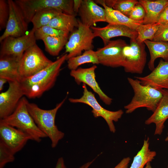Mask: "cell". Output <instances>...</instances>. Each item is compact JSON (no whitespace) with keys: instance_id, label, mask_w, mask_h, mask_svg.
Returning <instances> with one entry per match:
<instances>
[{"instance_id":"1","label":"cell","mask_w":168,"mask_h":168,"mask_svg":"<svg viewBox=\"0 0 168 168\" xmlns=\"http://www.w3.org/2000/svg\"><path fill=\"white\" fill-rule=\"evenodd\" d=\"M65 54L41 71L30 77L21 79L19 82L24 95L30 99L41 96L54 85L61 68L67 60Z\"/></svg>"},{"instance_id":"2","label":"cell","mask_w":168,"mask_h":168,"mask_svg":"<svg viewBox=\"0 0 168 168\" xmlns=\"http://www.w3.org/2000/svg\"><path fill=\"white\" fill-rule=\"evenodd\" d=\"M67 97L58 104L55 108L49 110L40 108L36 104L28 102V111L39 129L49 138L51 147H55L59 141L64 136V133L59 130L55 124L57 113L64 104Z\"/></svg>"},{"instance_id":"3","label":"cell","mask_w":168,"mask_h":168,"mask_svg":"<svg viewBox=\"0 0 168 168\" xmlns=\"http://www.w3.org/2000/svg\"><path fill=\"white\" fill-rule=\"evenodd\" d=\"M29 101L23 97L14 111L10 115L0 119V123L19 129L29 136L31 140L38 142L47 137L38 128L30 114L27 108Z\"/></svg>"},{"instance_id":"4","label":"cell","mask_w":168,"mask_h":168,"mask_svg":"<svg viewBox=\"0 0 168 168\" xmlns=\"http://www.w3.org/2000/svg\"><path fill=\"white\" fill-rule=\"evenodd\" d=\"M127 80L134 95L130 102L124 106L126 113H131L142 107L153 112L162 97L161 91L149 86L142 84L137 79L128 77Z\"/></svg>"},{"instance_id":"5","label":"cell","mask_w":168,"mask_h":168,"mask_svg":"<svg viewBox=\"0 0 168 168\" xmlns=\"http://www.w3.org/2000/svg\"><path fill=\"white\" fill-rule=\"evenodd\" d=\"M22 11L25 20L29 23L38 11L54 8L63 13L75 16L73 9V0H15Z\"/></svg>"},{"instance_id":"6","label":"cell","mask_w":168,"mask_h":168,"mask_svg":"<svg viewBox=\"0 0 168 168\" xmlns=\"http://www.w3.org/2000/svg\"><path fill=\"white\" fill-rule=\"evenodd\" d=\"M53 62L45 56L35 44L25 52L20 61L19 73L20 80L36 74Z\"/></svg>"},{"instance_id":"7","label":"cell","mask_w":168,"mask_h":168,"mask_svg":"<svg viewBox=\"0 0 168 168\" xmlns=\"http://www.w3.org/2000/svg\"><path fill=\"white\" fill-rule=\"evenodd\" d=\"M145 44L139 43L133 38L130 39L122 50L123 62L122 67L126 72L141 74L147 61Z\"/></svg>"},{"instance_id":"8","label":"cell","mask_w":168,"mask_h":168,"mask_svg":"<svg viewBox=\"0 0 168 168\" xmlns=\"http://www.w3.org/2000/svg\"><path fill=\"white\" fill-rule=\"evenodd\" d=\"M78 22V27L71 33L65 45L67 60L81 55L83 51L93 49L94 47L93 41L95 37L92 30L80 21Z\"/></svg>"},{"instance_id":"9","label":"cell","mask_w":168,"mask_h":168,"mask_svg":"<svg viewBox=\"0 0 168 168\" xmlns=\"http://www.w3.org/2000/svg\"><path fill=\"white\" fill-rule=\"evenodd\" d=\"M83 94L79 98H69V101L72 103H82L86 104L92 108L91 111L94 117H102L105 121L110 131L114 133L116 128L114 122H117L122 117L124 111L122 110L111 111L103 108L98 102L95 95L88 90L84 84H82Z\"/></svg>"},{"instance_id":"10","label":"cell","mask_w":168,"mask_h":168,"mask_svg":"<svg viewBox=\"0 0 168 168\" xmlns=\"http://www.w3.org/2000/svg\"><path fill=\"white\" fill-rule=\"evenodd\" d=\"M35 30L32 28L22 36L6 38L1 42L0 57L11 56L20 60L25 52L36 44Z\"/></svg>"},{"instance_id":"11","label":"cell","mask_w":168,"mask_h":168,"mask_svg":"<svg viewBox=\"0 0 168 168\" xmlns=\"http://www.w3.org/2000/svg\"><path fill=\"white\" fill-rule=\"evenodd\" d=\"M9 16L6 28L0 37L1 42L6 38L19 37L27 32L28 24L21 9L14 1L8 0Z\"/></svg>"},{"instance_id":"12","label":"cell","mask_w":168,"mask_h":168,"mask_svg":"<svg viewBox=\"0 0 168 168\" xmlns=\"http://www.w3.org/2000/svg\"><path fill=\"white\" fill-rule=\"evenodd\" d=\"M127 44L122 39L110 40L102 48L96 51L99 64L112 68L122 67V50Z\"/></svg>"},{"instance_id":"13","label":"cell","mask_w":168,"mask_h":168,"mask_svg":"<svg viewBox=\"0 0 168 168\" xmlns=\"http://www.w3.org/2000/svg\"><path fill=\"white\" fill-rule=\"evenodd\" d=\"M30 137L21 130L6 124L0 123V142L15 154L21 151Z\"/></svg>"},{"instance_id":"14","label":"cell","mask_w":168,"mask_h":168,"mask_svg":"<svg viewBox=\"0 0 168 168\" xmlns=\"http://www.w3.org/2000/svg\"><path fill=\"white\" fill-rule=\"evenodd\" d=\"M8 89L0 94V119L11 114L24 96L19 82H9Z\"/></svg>"},{"instance_id":"15","label":"cell","mask_w":168,"mask_h":168,"mask_svg":"<svg viewBox=\"0 0 168 168\" xmlns=\"http://www.w3.org/2000/svg\"><path fill=\"white\" fill-rule=\"evenodd\" d=\"M97 68L96 65H94L87 68H79L71 70L70 75L77 84L82 83L88 85L98 94L100 99L105 104L110 105L112 102V99L103 91L96 80L95 71Z\"/></svg>"},{"instance_id":"16","label":"cell","mask_w":168,"mask_h":168,"mask_svg":"<svg viewBox=\"0 0 168 168\" xmlns=\"http://www.w3.org/2000/svg\"><path fill=\"white\" fill-rule=\"evenodd\" d=\"M78 14L81 22L90 27L98 22H106L105 9L93 0H82Z\"/></svg>"},{"instance_id":"17","label":"cell","mask_w":168,"mask_h":168,"mask_svg":"<svg viewBox=\"0 0 168 168\" xmlns=\"http://www.w3.org/2000/svg\"><path fill=\"white\" fill-rule=\"evenodd\" d=\"M144 85H148L160 90H168V62L161 59L157 66L148 75L135 77Z\"/></svg>"},{"instance_id":"18","label":"cell","mask_w":168,"mask_h":168,"mask_svg":"<svg viewBox=\"0 0 168 168\" xmlns=\"http://www.w3.org/2000/svg\"><path fill=\"white\" fill-rule=\"evenodd\" d=\"M95 37L101 38L106 45L114 37L124 36L131 39H136L138 34L135 30L125 26L109 24L103 27L92 26L90 27Z\"/></svg>"},{"instance_id":"19","label":"cell","mask_w":168,"mask_h":168,"mask_svg":"<svg viewBox=\"0 0 168 168\" xmlns=\"http://www.w3.org/2000/svg\"><path fill=\"white\" fill-rule=\"evenodd\" d=\"M163 96L152 114L145 122L146 125L155 124V135H160L163 132L164 123L168 119V90H160Z\"/></svg>"},{"instance_id":"20","label":"cell","mask_w":168,"mask_h":168,"mask_svg":"<svg viewBox=\"0 0 168 168\" xmlns=\"http://www.w3.org/2000/svg\"><path fill=\"white\" fill-rule=\"evenodd\" d=\"M94 1L103 7L106 13V22L109 24L124 25L136 30L139 25L143 24V22L133 20L119 11L107 6L103 0Z\"/></svg>"},{"instance_id":"21","label":"cell","mask_w":168,"mask_h":168,"mask_svg":"<svg viewBox=\"0 0 168 168\" xmlns=\"http://www.w3.org/2000/svg\"><path fill=\"white\" fill-rule=\"evenodd\" d=\"M138 1L146 12L143 22L144 24L156 23L162 12L168 6V0H139Z\"/></svg>"},{"instance_id":"22","label":"cell","mask_w":168,"mask_h":168,"mask_svg":"<svg viewBox=\"0 0 168 168\" xmlns=\"http://www.w3.org/2000/svg\"><path fill=\"white\" fill-rule=\"evenodd\" d=\"M20 60L13 57H0V77L9 82H19V66Z\"/></svg>"},{"instance_id":"23","label":"cell","mask_w":168,"mask_h":168,"mask_svg":"<svg viewBox=\"0 0 168 168\" xmlns=\"http://www.w3.org/2000/svg\"><path fill=\"white\" fill-rule=\"evenodd\" d=\"M144 43L150 53V59L148 63L150 70L152 71L154 69L155 61L158 58L168 62V42L146 40Z\"/></svg>"},{"instance_id":"24","label":"cell","mask_w":168,"mask_h":168,"mask_svg":"<svg viewBox=\"0 0 168 168\" xmlns=\"http://www.w3.org/2000/svg\"><path fill=\"white\" fill-rule=\"evenodd\" d=\"M48 25L69 33L78 27V22L75 16L63 13L53 18Z\"/></svg>"},{"instance_id":"25","label":"cell","mask_w":168,"mask_h":168,"mask_svg":"<svg viewBox=\"0 0 168 168\" xmlns=\"http://www.w3.org/2000/svg\"><path fill=\"white\" fill-rule=\"evenodd\" d=\"M149 138L145 139L141 149L134 156L129 168H144L146 164L154 159L156 152L149 148Z\"/></svg>"},{"instance_id":"26","label":"cell","mask_w":168,"mask_h":168,"mask_svg":"<svg viewBox=\"0 0 168 168\" xmlns=\"http://www.w3.org/2000/svg\"><path fill=\"white\" fill-rule=\"evenodd\" d=\"M63 13L54 8L45 9L38 11L34 15L31 20L33 28L36 30L48 25L53 18Z\"/></svg>"},{"instance_id":"27","label":"cell","mask_w":168,"mask_h":168,"mask_svg":"<svg viewBox=\"0 0 168 168\" xmlns=\"http://www.w3.org/2000/svg\"><path fill=\"white\" fill-rule=\"evenodd\" d=\"M67 60L68 67L71 71L76 70L81 65L86 63L99 64L96 51L93 49L85 51L81 55L70 58Z\"/></svg>"},{"instance_id":"28","label":"cell","mask_w":168,"mask_h":168,"mask_svg":"<svg viewBox=\"0 0 168 168\" xmlns=\"http://www.w3.org/2000/svg\"><path fill=\"white\" fill-rule=\"evenodd\" d=\"M68 39V37L47 36L41 40L44 43L45 50L50 55L57 56L65 46Z\"/></svg>"},{"instance_id":"29","label":"cell","mask_w":168,"mask_h":168,"mask_svg":"<svg viewBox=\"0 0 168 168\" xmlns=\"http://www.w3.org/2000/svg\"><path fill=\"white\" fill-rule=\"evenodd\" d=\"M160 25L157 23L141 24L136 30L138 34L136 40L139 43L144 42L146 40L153 41Z\"/></svg>"},{"instance_id":"30","label":"cell","mask_w":168,"mask_h":168,"mask_svg":"<svg viewBox=\"0 0 168 168\" xmlns=\"http://www.w3.org/2000/svg\"><path fill=\"white\" fill-rule=\"evenodd\" d=\"M105 5L114 9L119 11L128 17L129 14L135 6L139 3L136 0H104Z\"/></svg>"},{"instance_id":"31","label":"cell","mask_w":168,"mask_h":168,"mask_svg":"<svg viewBox=\"0 0 168 168\" xmlns=\"http://www.w3.org/2000/svg\"><path fill=\"white\" fill-rule=\"evenodd\" d=\"M69 34L47 25L36 30L35 34L36 40H41L47 36L68 37Z\"/></svg>"},{"instance_id":"32","label":"cell","mask_w":168,"mask_h":168,"mask_svg":"<svg viewBox=\"0 0 168 168\" xmlns=\"http://www.w3.org/2000/svg\"><path fill=\"white\" fill-rule=\"evenodd\" d=\"M14 155L2 142H0V168L7 163L14 161Z\"/></svg>"},{"instance_id":"33","label":"cell","mask_w":168,"mask_h":168,"mask_svg":"<svg viewBox=\"0 0 168 168\" xmlns=\"http://www.w3.org/2000/svg\"><path fill=\"white\" fill-rule=\"evenodd\" d=\"M9 16L7 0H0V30L5 29Z\"/></svg>"},{"instance_id":"34","label":"cell","mask_w":168,"mask_h":168,"mask_svg":"<svg viewBox=\"0 0 168 168\" xmlns=\"http://www.w3.org/2000/svg\"><path fill=\"white\" fill-rule=\"evenodd\" d=\"M146 12L143 7L139 3L136 4L130 12L128 17L133 20L143 22Z\"/></svg>"},{"instance_id":"35","label":"cell","mask_w":168,"mask_h":168,"mask_svg":"<svg viewBox=\"0 0 168 168\" xmlns=\"http://www.w3.org/2000/svg\"><path fill=\"white\" fill-rule=\"evenodd\" d=\"M153 41L168 42V23L160 25Z\"/></svg>"},{"instance_id":"36","label":"cell","mask_w":168,"mask_h":168,"mask_svg":"<svg viewBox=\"0 0 168 168\" xmlns=\"http://www.w3.org/2000/svg\"><path fill=\"white\" fill-rule=\"evenodd\" d=\"M168 22V6H166L159 15L156 23L163 24Z\"/></svg>"},{"instance_id":"37","label":"cell","mask_w":168,"mask_h":168,"mask_svg":"<svg viewBox=\"0 0 168 168\" xmlns=\"http://www.w3.org/2000/svg\"><path fill=\"white\" fill-rule=\"evenodd\" d=\"M130 160L129 157L124 158L114 168H128Z\"/></svg>"},{"instance_id":"38","label":"cell","mask_w":168,"mask_h":168,"mask_svg":"<svg viewBox=\"0 0 168 168\" xmlns=\"http://www.w3.org/2000/svg\"><path fill=\"white\" fill-rule=\"evenodd\" d=\"M82 0H73V9L76 15L78 14Z\"/></svg>"},{"instance_id":"39","label":"cell","mask_w":168,"mask_h":168,"mask_svg":"<svg viewBox=\"0 0 168 168\" xmlns=\"http://www.w3.org/2000/svg\"><path fill=\"white\" fill-rule=\"evenodd\" d=\"M55 168H67L63 157H60L58 159Z\"/></svg>"},{"instance_id":"40","label":"cell","mask_w":168,"mask_h":168,"mask_svg":"<svg viewBox=\"0 0 168 168\" xmlns=\"http://www.w3.org/2000/svg\"><path fill=\"white\" fill-rule=\"evenodd\" d=\"M8 81L6 79L0 77V91H2V90L4 85Z\"/></svg>"},{"instance_id":"41","label":"cell","mask_w":168,"mask_h":168,"mask_svg":"<svg viewBox=\"0 0 168 168\" xmlns=\"http://www.w3.org/2000/svg\"><path fill=\"white\" fill-rule=\"evenodd\" d=\"M94 160L95 159L91 161L85 163L80 166L79 168H89L90 165L93 162Z\"/></svg>"},{"instance_id":"42","label":"cell","mask_w":168,"mask_h":168,"mask_svg":"<svg viewBox=\"0 0 168 168\" xmlns=\"http://www.w3.org/2000/svg\"><path fill=\"white\" fill-rule=\"evenodd\" d=\"M144 168H152L150 162H148L146 164Z\"/></svg>"},{"instance_id":"43","label":"cell","mask_w":168,"mask_h":168,"mask_svg":"<svg viewBox=\"0 0 168 168\" xmlns=\"http://www.w3.org/2000/svg\"><path fill=\"white\" fill-rule=\"evenodd\" d=\"M165 141L166 142L168 141V132L167 133V136L165 139Z\"/></svg>"},{"instance_id":"44","label":"cell","mask_w":168,"mask_h":168,"mask_svg":"<svg viewBox=\"0 0 168 168\" xmlns=\"http://www.w3.org/2000/svg\"><path fill=\"white\" fill-rule=\"evenodd\" d=\"M167 168H168V165H167Z\"/></svg>"},{"instance_id":"45","label":"cell","mask_w":168,"mask_h":168,"mask_svg":"<svg viewBox=\"0 0 168 168\" xmlns=\"http://www.w3.org/2000/svg\"><path fill=\"white\" fill-rule=\"evenodd\" d=\"M167 23H168V22Z\"/></svg>"}]
</instances>
